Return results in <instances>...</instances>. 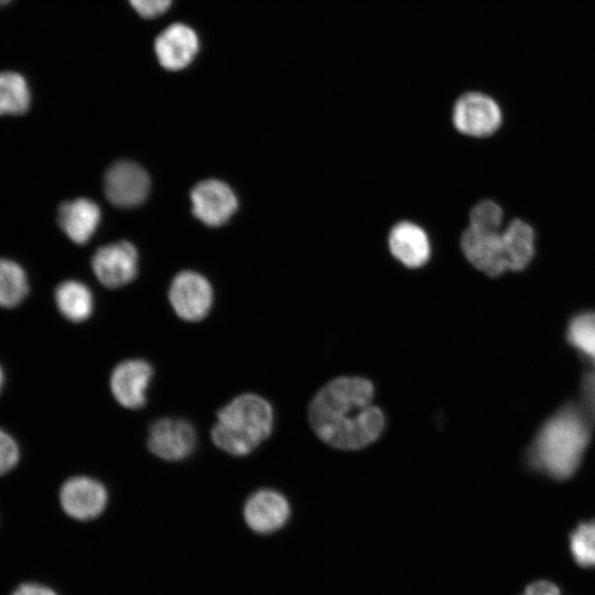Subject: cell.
Returning <instances> with one entry per match:
<instances>
[{
	"instance_id": "cell-11",
	"label": "cell",
	"mask_w": 595,
	"mask_h": 595,
	"mask_svg": "<svg viewBox=\"0 0 595 595\" xmlns=\"http://www.w3.org/2000/svg\"><path fill=\"white\" fill-rule=\"evenodd\" d=\"M461 248L467 261L488 277H498L508 270L501 232H482L466 228Z\"/></svg>"
},
{
	"instance_id": "cell-17",
	"label": "cell",
	"mask_w": 595,
	"mask_h": 595,
	"mask_svg": "<svg viewBox=\"0 0 595 595\" xmlns=\"http://www.w3.org/2000/svg\"><path fill=\"white\" fill-rule=\"evenodd\" d=\"M508 270L521 271L531 261L534 253V234L531 226L520 219H513L501 232Z\"/></svg>"
},
{
	"instance_id": "cell-23",
	"label": "cell",
	"mask_w": 595,
	"mask_h": 595,
	"mask_svg": "<svg viewBox=\"0 0 595 595\" xmlns=\"http://www.w3.org/2000/svg\"><path fill=\"white\" fill-rule=\"evenodd\" d=\"M504 218L501 207L494 201L477 203L469 213V228L482 232H499Z\"/></svg>"
},
{
	"instance_id": "cell-18",
	"label": "cell",
	"mask_w": 595,
	"mask_h": 595,
	"mask_svg": "<svg viewBox=\"0 0 595 595\" xmlns=\"http://www.w3.org/2000/svg\"><path fill=\"white\" fill-rule=\"evenodd\" d=\"M55 302L61 314L75 323L87 320L94 307L90 290L78 281H65L55 291Z\"/></svg>"
},
{
	"instance_id": "cell-22",
	"label": "cell",
	"mask_w": 595,
	"mask_h": 595,
	"mask_svg": "<svg viewBox=\"0 0 595 595\" xmlns=\"http://www.w3.org/2000/svg\"><path fill=\"white\" fill-rule=\"evenodd\" d=\"M570 552L574 562L584 567H595V519L580 522L570 533Z\"/></svg>"
},
{
	"instance_id": "cell-19",
	"label": "cell",
	"mask_w": 595,
	"mask_h": 595,
	"mask_svg": "<svg viewBox=\"0 0 595 595\" xmlns=\"http://www.w3.org/2000/svg\"><path fill=\"white\" fill-rule=\"evenodd\" d=\"M30 105L31 90L24 76L13 71L0 72V116L23 115Z\"/></svg>"
},
{
	"instance_id": "cell-26",
	"label": "cell",
	"mask_w": 595,
	"mask_h": 595,
	"mask_svg": "<svg viewBox=\"0 0 595 595\" xmlns=\"http://www.w3.org/2000/svg\"><path fill=\"white\" fill-rule=\"evenodd\" d=\"M134 11L145 19H154L170 8L172 0H128Z\"/></svg>"
},
{
	"instance_id": "cell-29",
	"label": "cell",
	"mask_w": 595,
	"mask_h": 595,
	"mask_svg": "<svg viewBox=\"0 0 595 595\" xmlns=\"http://www.w3.org/2000/svg\"><path fill=\"white\" fill-rule=\"evenodd\" d=\"M3 382H4V375H3L2 368L0 366V392L2 390Z\"/></svg>"
},
{
	"instance_id": "cell-25",
	"label": "cell",
	"mask_w": 595,
	"mask_h": 595,
	"mask_svg": "<svg viewBox=\"0 0 595 595\" xmlns=\"http://www.w3.org/2000/svg\"><path fill=\"white\" fill-rule=\"evenodd\" d=\"M20 458V451L14 439L0 429V476L15 467Z\"/></svg>"
},
{
	"instance_id": "cell-6",
	"label": "cell",
	"mask_w": 595,
	"mask_h": 595,
	"mask_svg": "<svg viewBox=\"0 0 595 595\" xmlns=\"http://www.w3.org/2000/svg\"><path fill=\"white\" fill-rule=\"evenodd\" d=\"M60 502L64 512L73 519L86 521L98 517L106 508L108 493L95 478L74 476L60 490Z\"/></svg>"
},
{
	"instance_id": "cell-24",
	"label": "cell",
	"mask_w": 595,
	"mask_h": 595,
	"mask_svg": "<svg viewBox=\"0 0 595 595\" xmlns=\"http://www.w3.org/2000/svg\"><path fill=\"white\" fill-rule=\"evenodd\" d=\"M576 403L583 414L595 426V368L586 367L583 370Z\"/></svg>"
},
{
	"instance_id": "cell-3",
	"label": "cell",
	"mask_w": 595,
	"mask_h": 595,
	"mask_svg": "<svg viewBox=\"0 0 595 595\" xmlns=\"http://www.w3.org/2000/svg\"><path fill=\"white\" fill-rule=\"evenodd\" d=\"M273 423L269 401L255 393H244L218 411L210 435L224 452L246 456L269 437Z\"/></svg>"
},
{
	"instance_id": "cell-21",
	"label": "cell",
	"mask_w": 595,
	"mask_h": 595,
	"mask_svg": "<svg viewBox=\"0 0 595 595\" xmlns=\"http://www.w3.org/2000/svg\"><path fill=\"white\" fill-rule=\"evenodd\" d=\"M29 292L24 270L14 261L0 258V306L19 305Z\"/></svg>"
},
{
	"instance_id": "cell-2",
	"label": "cell",
	"mask_w": 595,
	"mask_h": 595,
	"mask_svg": "<svg viewBox=\"0 0 595 595\" xmlns=\"http://www.w3.org/2000/svg\"><path fill=\"white\" fill-rule=\"evenodd\" d=\"M593 429L575 400L564 402L537 431L524 454L526 465L555 482L573 477L584 458Z\"/></svg>"
},
{
	"instance_id": "cell-5",
	"label": "cell",
	"mask_w": 595,
	"mask_h": 595,
	"mask_svg": "<svg viewBox=\"0 0 595 595\" xmlns=\"http://www.w3.org/2000/svg\"><path fill=\"white\" fill-rule=\"evenodd\" d=\"M194 426L183 420L162 418L149 429L148 447L158 457L176 462L188 457L196 447Z\"/></svg>"
},
{
	"instance_id": "cell-8",
	"label": "cell",
	"mask_w": 595,
	"mask_h": 595,
	"mask_svg": "<svg viewBox=\"0 0 595 595\" xmlns=\"http://www.w3.org/2000/svg\"><path fill=\"white\" fill-rule=\"evenodd\" d=\"M149 188L150 180L147 172L131 161L115 163L105 176L107 198L121 208L141 204L145 199Z\"/></svg>"
},
{
	"instance_id": "cell-30",
	"label": "cell",
	"mask_w": 595,
	"mask_h": 595,
	"mask_svg": "<svg viewBox=\"0 0 595 595\" xmlns=\"http://www.w3.org/2000/svg\"><path fill=\"white\" fill-rule=\"evenodd\" d=\"M12 0H0V8L9 4Z\"/></svg>"
},
{
	"instance_id": "cell-15",
	"label": "cell",
	"mask_w": 595,
	"mask_h": 595,
	"mask_svg": "<svg viewBox=\"0 0 595 595\" xmlns=\"http://www.w3.org/2000/svg\"><path fill=\"white\" fill-rule=\"evenodd\" d=\"M388 247L391 255L410 269L424 266L431 255L428 234L411 221H400L390 229Z\"/></svg>"
},
{
	"instance_id": "cell-10",
	"label": "cell",
	"mask_w": 595,
	"mask_h": 595,
	"mask_svg": "<svg viewBox=\"0 0 595 595\" xmlns=\"http://www.w3.org/2000/svg\"><path fill=\"white\" fill-rule=\"evenodd\" d=\"M193 214L205 225H224L236 212L238 202L230 187L218 180L198 183L191 193Z\"/></svg>"
},
{
	"instance_id": "cell-13",
	"label": "cell",
	"mask_w": 595,
	"mask_h": 595,
	"mask_svg": "<svg viewBox=\"0 0 595 595\" xmlns=\"http://www.w3.org/2000/svg\"><path fill=\"white\" fill-rule=\"evenodd\" d=\"M291 515L288 499L273 489L253 493L244 507V518L248 527L260 534L278 531L285 526Z\"/></svg>"
},
{
	"instance_id": "cell-4",
	"label": "cell",
	"mask_w": 595,
	"mask_h": 595,
	"mask_svg": "<svg viewBox=\"0 0 595 595\" xmlns=\"http://www.w3.org/2000/svg\"><path fill=\"white\" fill-rule=\"evenodd\" d=\"M501 120V109L496 100L479 91L465 93L453 106V125L465 136L488 137L498 130Z\"/></svg>"
},
{
	"instance_id": "cell-20",
	"label": "cell",
	"mask_w": 595,
	"mask_h": 595,
	"mask_svg": "<svg viewBox=\"0 0 595 595\" xmlns=\"http://www.w3.org/2000/svg\"><path fill=\"white\" fill-rule=\"evenodd\" d=\"M565 338L595 368V312L588 311L573 316L567 325Z\"/></svg>"
},
{
	"instance_id": "cell-16",
	"label": "cell",
	"mask_w": 595,
	"mask_h": 595,
	"mask_svg": "<svg viewBox=\"0 0 595 595\" xmlns=\"http://www.w3.org/2000/svg\"><path fill=\"white\" fill-rule=\"evenodd\" d=\"M57 221L72 241L83 245L95 232L100 221V209L87 198L67 201L58 208Z\"/></svg>"
},
{
	"instance_id": "cell-14",
	"label": "cell",
	"mask_w": 595,
	"mask_h": 595,
	"mask_svg": "<svg viewBox=\"0 0 595 595\" xmlns=\"http://www.w3.org/2000/svg\"><path fill=\"white\" fill-rule=\"evenodd\" d=\"M199 50L197 33L187 24L173 23L155 39L154 51L160 65L167 71L187 67Z\"/></svg>"
},
{
	"instance_id": "cell-28",
	"label": "cell",
	"mask_w": 595,
	"mask_h": 595,
	"mask_svg": "<svg viewBox=\"0 0 595 595\" xmlns=\"http://www.w3.org/2000/svg\"><path fill=\"white\" fill-rule=\"evenodd\" d=\"M12 595H56V593L44 585L25 583L20 585Z\"/></svg>"
},
{
	"instance_id": "cell-7",
	"label": "cell",
	"mask_w": 595,
	"mask_h": 595,
	"mask_svg": "<svg viewBox=\"0 0 595 595\" xmlns=\"http://www.w3.org/2000/svg\"><path fill=\"white\" fill-rule=\"evenodd\" d=\"M169 298L175 313L181 318L197 322L203 320L210 310L213 290L203 275L184 271L174 278Z\"/></svg>"
},
{
	"instance_id": "cell-9",
	"label": "cell",
	"mask_w": 595,
	"mask_h": 595,
	"mask_svg": "<svg viewBox=\"0 0 595 595\" xmlns=\"http://www.w3.org/2000/svg\"><path fill=\"white\" fill-rule=\"evenodd\" d=\"M152 377L153 368L148 361L123 360L111 372V393L122 407L140 409L147 403V390Z\"/></svg>"
},
{
	"instance_id": "cell-27",
	"label": "cell",
	"mask_w": 595,
	"mask_h": 595,
	"mask_svg": "<svg viewBox=\"0 0 595 595\" xmlns=\"http://www.w3.org/2000/svg\"><path fill=\"white\" fill-rule=\"evenodd\" d=\"M521 595H561V591L554 583L540 580L527 585Z\"/></svg>"
},
{
	"instance_id": "cell-12",
	"label": "cell",
	"mask_w": 595,
	"mask_h": 595,
	"mask_svg": "<svg viewBox=\"0 0 595 595\" xmlns=\"http://www.w3.org/2000/svg\"><path fill=\"white\" fill-rule=\"evenodd\" d=\"M138 253L128 241L99 248L91 260L98 280L108 288H119L132 281L137 274Z\"/></svg>"
},
{
	"instance_id": "cell-1",
	"label": "cell",
	"mask_w": 595,
	"mask_h": 595,
	"mask_svg": "<svg viewBox=\"0 0 595 595\" xmlns=\"http://www.w3.org/2000/svg\"><path fill=\"white\" fill-rule=\"evenodd\" d=\"M375 386L364 377L342 376L325 383L309 404L315 435L344 451L365 448L377 441L386 425L383 411L374 403Z\"/></svg>"
}]
</instances>
